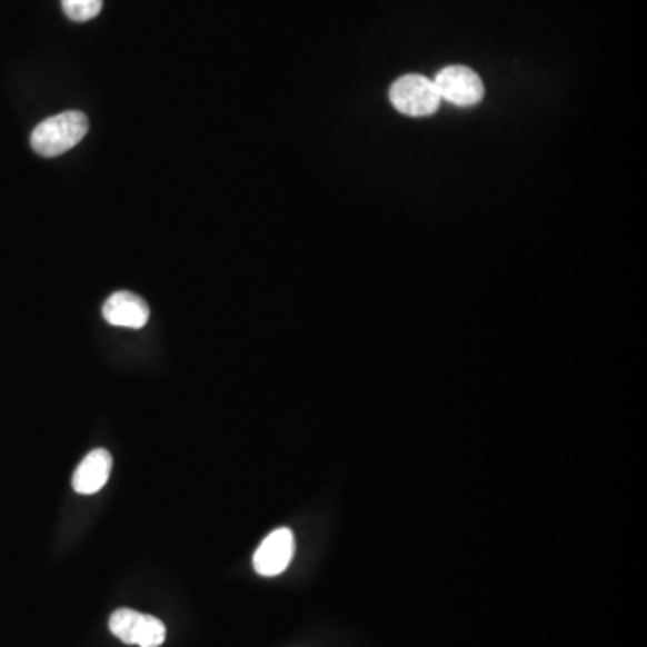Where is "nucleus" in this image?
<instances>
[{"instance_id":"1","label":"nucleus","mask_w":647,"mask_h":647,"mask_svg":"<svg viewBox=\"0 0 647 647\" xmlns=\"http://www.w3.org/2000/svg\"><path fill=\"white\" fill-rule=\"evenodd\" d=\"M89 132V119L83 112L57 113L46 119L31 133V146L38 156L60 157L72 150Z\"/></svg>"},{"instance_id":"2","label":"nucleus","mask_w":647,"mask_h":647,"mask_svg":"<svg viewBox=\"0 0 647 647\" xmlns=\"http://www.w3.org/2000/svg\"><path fill=\"white\" fill-rule=\"evenodd\" d=\"M390 103L398 112L410 118H425L436 113L441 107V96L434 81L425 76H401L390 87Z\"/></svg>"},{"instance_id":"3","label":"nucleus","mask_w":647,"mask_h":647,"mask_svg":"<svg viewBox=\"0 0 647 647\" xmlns=\"http://www.w3.org/2000/svg\"><path fill=\"white\" fill-rule=\"evenodd\" d=\"M108 628L121 643L139 647H160L166 640V626L151 615L119 608L110 615Z\"/></svg>"},{"instance_id":"4","label":"nucleus","mask_w":647,"mask_h":647,"mask_svg":"<svg viewBox=\"0 0 647 647\" xmlns=\"http://www.w3.org/2000/svg\"><path fill=\"white\" fill-rule=\"evenodd\" d=\"M434 83L441 99L456 107H474L484 98L482 80L469 67H445Z\"/></svg>"},{"instance_id":"5","label":"nucleus","mask_w":647,"mask_h":647,"mask_svg":"<svg viewBox=\"0 0 647 647\" xmlns=\"http://www.w3.org/2000/svg\"><path fill=\"white\" fill-rule=\"evenodd\" d=\"M296 554V538L290 529H276L253 554V568L259 576L273 577L287 570Z\"/></svg>"},{"instance_id":"6","label":"nucleus","mask_w":647,"mask_h":647,"mask_svg":"<svg viewBox=\"0 0 647 647\" xmlns=\"http://www.w3.org/2000/svg\"><path fill=\"white\" fill-rule=\"evenodd\" d=\"M103 317L118 328L141 329L150 320V308L132 291H116L104 300Z\"/></svg>"},{"instance_id":"7","label":"nucleus","mask_w":647,"mask_h":647,"mask_svg":"<svg viewBox=\"0 0 647 647\" xmlns=\"http://www.w3.org/2000/svg\"><path fill=\"white\" fill-rule=\"evenodd\" d=\"M112 471V456L110 451L98 448L90 451L89 456L81 460L72 477V488L80 495H94L110 479Z\"/></svg>"},{"instance_id":"8","label":"nucleus","mask_w":647,"mask_h":647,"mask_svg":"<svg viewBox=\"0 0 647 647\" xmlns=\"http://www.w3.org/2000/svg\"><path fill=\"white\" fill-rule=\"evenodd\" d=\"M63 11L74 22H87L101 13L103 0H61Z\"/></svg>"}]
</instances>
